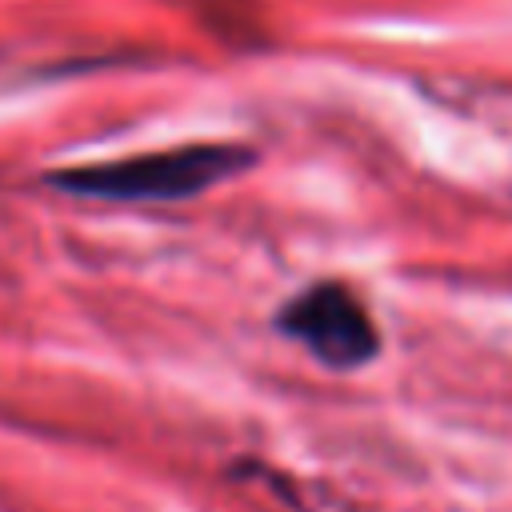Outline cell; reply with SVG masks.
<instances>
[{
	"label": "cell",
	"mask_w": 512,
	"mask_h": 512,
	"mask_svg": "<svg viewBox=\"0 0 512 512\" xmlns=\"http://www.w3.org/2000/svg\"><path fill=\"white\" fill-rule=\"evenodd\" d=\"M248 164L252 152L240 144H184L168 152H140L128 160L64 168L52 172L48 184L100 200H184L208 192L212 184L236 176Z\"/></svg>",
	"instance_id": "obj_1"
},
{
	"label": "cell",
	"mask_w": 512,
	"mask_h": 512,
	"mask_svg": "<svg viewBox=\"0 0 512 512\" xmlns=\"http://www.w3.org/2000/svg\"><path fill=\"white\" fill-rule=\"evenodd\" d=\"M280 332L296 344H304L320 364L328 368H360L380 352V336L364 304L336 280L312 284L300 296H292L280 316Z\"/></svg>",
	"instance_id": "obj_2"
}]
</instances>
